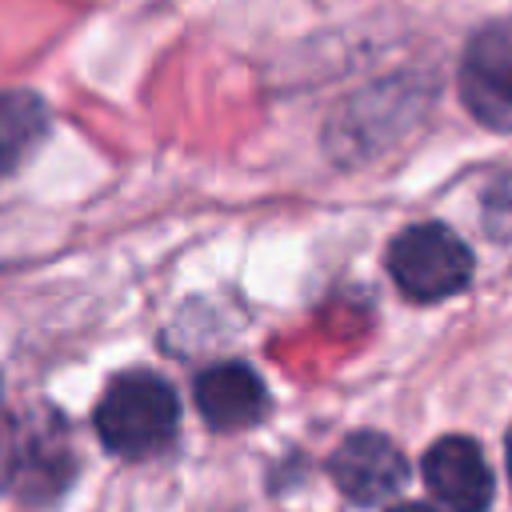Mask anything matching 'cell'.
Returning a JSON list of instances; mask_svg holds the SVG:
<instances>
[{
	"label": "cell",
	"mask_w": 512,
	"mask_h": 512,
	"mask_svg": "<svg viewBox=\"0 0 512 512\" xmlns=\"http://www.w3.org/2000/svg\"><path fill=\"white\" fill-rule=\"evenodd\" d=\"M464 108L496 132H512V16L484 24L460 56Z\"/></svg>",
	"instance_id": "3"
},
{
	"label": "cell",
	"mask_w": 512,
	"mask_h": 512,
	"mask_svg": "<svg viewBox=\"0 0 512 512\" xmlns=\"http://www.w3.org/2000/svg\"><path fill=\"white\" fill-rule=\"evenodd\" d=\"M48 136V108L36 92H0V168H20Z\"/></svg>",
	"instance_id": "7"
},
{
	"label": "cell",
	"mask_w": 512,
	"mask_h": 512,
	"mask_svg": "<svg viewBox=\"0 0 512 512\" xmlns=\"http://www.w3.org/2000/svg\"><path fill=\"white\" fill-rule=\"evenodd\" d=\"M428 492L452 512H484L492 504V468L476 440L440 436L420 460Z\"/></svg>",
	"instance_id": "5"
},
{
	"label": "cell",
	"mask_w": 512,
	"mask_h": 512,
	"mask_svg": "<svg viewBox=\"0 0 512 512\" xmlns=\"http://www.w3.org/2000/svg\"><path fill=\"white\" fill-rule=\"evenodd\" d=\"M392 512H436V508H428V504H396Z\"/></svg>",
	"instance_id": "9"
},
{
	"label": "cell",
	"mask_w": 512,
	"mask_h": 512,
	"mask_svg": "<svg viewBox=\"0 0 512 512\" xmlns=\"http://www.w3.org/2000/svg\"><path fill=\"white\" fill-rule=\"evenodd\" d=\"M472 248L444 224H412L388 244V272L408 300L432 304L456 296L472 280Z\"/></svg>",
	"instance_id": "2"
},
{
	"label": "cell",
	"mask_w": 512,
	"mask_h": 512,
	"mask_svg": "<svg viewBox=\"0 0 512 512\" xmlns=\"http://www.w3.org/2000/svg\"><path fill=\"white\" fill-rule=\"evenodd\" d=\"M484 220L496 240H512V176H500L484 192Z\"/></svg>",
	"instance_id": "8"
},
{
	"label": "cell",
	"mask_w": 512,
	"mask_h": 512,
	"mask_svg": "<svg viewBox=\"0 0 512 512\" xmlns=\"http://www.w3.org/2000/svg\"><path fill=\"white\" fill-rule=\"evenodd\" d=\"M504 452H508V484H512V432H508V440H504Z\"/></svg>",
	"instance_id": "10"
},
{
	"label": "cell",
	"mask_w": 512,
	"mask_h": 512,
	"mask_svg": "<svg viewBox=\"0 0 512 512\" xmlns=\"http://www.w3.org/2000/svg\"><path fill=\"white\" fill-rule=\"evenodd\" d=\"M196 408L200 416L216 428V432H236V428H248L264 416L268 408V388L264 380L240 364V360H228V364H212L196 376Z\"/></svg>",
	"instance_id": "6"
},
{
	"label": "cell",
	"mask_w": 512,
	"mask_h": 512,
	"mask_svg": "<svg viewBox=\"0 0 512 512\" xmlns=\"http://www.w3.org/2000/svg\"><path fill=\"white\" fill-rule=\"evenodd\" d=\"M180 424V400L168 380L156 372H124L116 376L96 404L100 444L116 456L140 460L172 444Z\"/></svg>",
	"instance_id": "1"
},
{
	"label": "cell",
	"mask_w": 512,
	"mask_h": 512,
	"mask_svg": "<svg viewBox=\"0 0 512 512\" xmlns=\"http://www.w3.org/2000/svg\"><path fill=\"white\" fill-rule=\"evenodd\" d=\"M328 472H332L336 488L360 508H376L408 484V460L384 432L344 436L336 444V452L328 456Z\"/></svg>",
	"instance_id": "4"
}]
</instances>
